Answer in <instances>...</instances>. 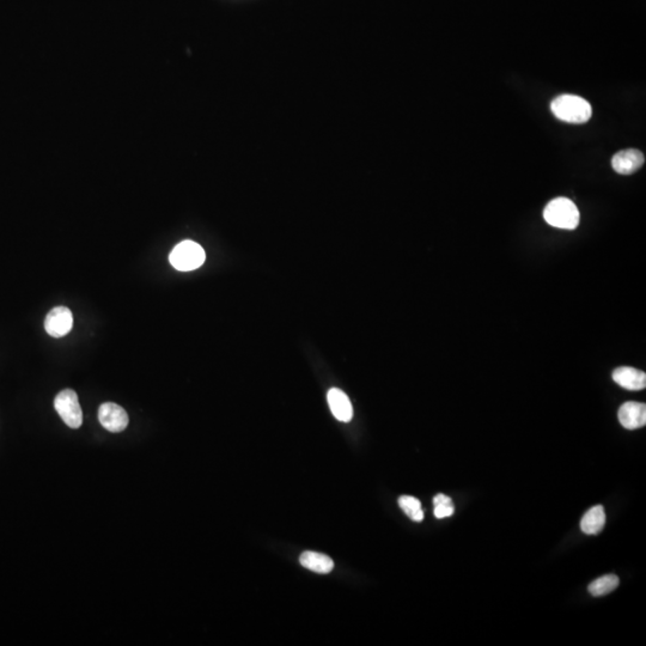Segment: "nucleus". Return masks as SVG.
Segmentation results:
<instances>
[{
  "instance_id": "20e7f679",
  "label": "nucleus",
  "mask_w": 646,
  "mask_h": 646,
  "mask_svg": "<svg viewBox=\"0 0 646 646\" xmlns=\"http://www.w3.org/2000/svg\"><path fill=\"white\" fill-rule=\"evenodd\" d=\"M54 407L65 424L71 429H78L83 424V412L79 405L75 390L65 389L56 395Z\"/></svg>"
},
{
  "instance_id": "7ed1b4c3",
  "label": "nucleus",
  "mask_w": 646,
  "mask_h": 646,
  "mask_svg": "<svg viewBox=\"0 0 646 646\" xmlns=\"http://www.w3.org/2000/svg\"><path fill=\"white\" fill-rule=\"evenodd\" d=\"M205 250L193 240H183L170 254V264L178 271L187 272L200 267L205 262Z\"/></svg>"
},
{
  "instance_id": "39448f33",
  "label": "nucleus",
  "mask_w": 646,
  "mask_h": 646,
  "mask_svg": "<svg viewBox=\"0 0 646 646\" xmlns=\"http://www.w3.org/2000/svg\"><path fill=\"white\" fill-rule=\"evenodd\" d=\"M73 328V315L66 307H56L48 312L44 319V329L53 338H61Z\"/></svg>"
},
{
  "instance_id": "f257e3e1",
  "label": "nucleus",
  "mask_w": 646,
  "mask_h": 646,
  "mask_svg": "<svg viewBox=\"0 0 646 646\" xmlns=\"http://www.w3.org/2000/svg\"><path fill=\"white\" fill-rule=\"evenodd\" d=\"M551 111L559 120L570 123H587L592 114L590 103L575 95H561L553 99Z\"/></svg>"
},
{
  "instance_id": "423d86ee",
  "label": "nucleus",
  "mask_w": 646,
  "mask_h": 646,
  "mask_svg": "<svg viewBox=\"0 0 646 646\" xmlns=\"http://www.w3.org/2000/svg\"><path fill=\"white\" fill-rule=\"evenodd\" d=\"M99 420L104 429L111 432H121L128 425V415L123 407L113 402H106L99 407Z\"/></svg>"
},
{
  "instance_id": "f03ea898",
  "label": "nucleus",
  "mask_w": 646,
  "mask_h": 646,
  "mask_svg": "<svg viewBox=\"0 0 646 646\" xmlns=\"http://www.w3.org/2000/svg\"><path fill=\"white\" fill-rule=\"evenodd\" d=\"M544 221L551 226L565 230H575L580 224V211L568 197H556L546 206Z\"/></svg>"
},
{
  "instance_id": "2eb2a0df",
  "label": "nucleus",
  "mask_w": 646,
  "mask_h": 646,
  "mask_svg": "<svg viewBox=\"0 0 646 646\" xmlns=\"http://www.w3.org/2000/svg\"><path fill=\"white\" fill-rule=\"evenodd\" d=\"M434 516L436 518H446V517L453 516L455 511L451 498L446 494H437L434 498Z\"/></svg>"
},
{
  "instance_id": "9b49d317",
  "label": "nucleus",
  "mask_w": 646,
  "mask_h": 646,
  "mask_svg": "<svg viewBox=\"0 0 646 646\" xmlns=\"http://www.w3.org/2000/svg\"><path fill=\"white\" fill-rule=\"evenodd\" d=\"M300 563L303 568L316 573H329L334 568V563L329 556L316 551H304L300 556Z\"/></svg>"
},
{
  "instance_id": "0eeeda50",
  "label": "nucleus",
  "mask_w": 646,
  "mask_h": 646,
  "mask_svg": "<svg viewBox=\"0 0 646 646\" xmlns=\"http://www.w3.org/2000/svg\"><path fill=\"white\" fill-rule=\"evenodd\" d=\"M645 163L642 151L637 149H627L618 151L611 158V166L620 175H632L638 171Z\"/></svg>"
},
{
  "instance_id": "ddd939ff",
  "label": "nucleus",
  "mask_w": 646,
  "mask_h": 646,
  "mask_svg": "<svg viewBox=\"0 0 646 646\" xmlns=\"http://www.w3.org/2000/svg\"><path fill=\"white\" fill-rule=\"evenodd\" d=\"M620 584V580L615 575H607L599 577L589 585L587 590L592 596L607 595L615 590Z\"/></svg>"
},
{
  "instance_id": "f8f14e48",
  "label": "nucleus",
  "mask_w": 646,
  "mask_h": 646,
  "mask_svg": "<svg viewBox=\"0 0 646 646\" xmlns=\"http://www.w3.org/2000/svg\"><path fill=\"white\" fill-rule=\"evenodd\" d=\"M606 513L602 505L591 508L580 520V529L587 535H597L604 528Z\"/></svg>"
},
{
  "instance_id": "6e6552de",
  "label": "nucleus",
  "mask_w": 646,
  "mask_h": 646,
  "mask_svg": "<svg viewBox=\"0 0 646 646\" xmlns=\"http://www.w3.org/2000/svg\"><path fill=\"white\" fill-rule=\"evenodd\" d=\"M618 422L627 429H640L646 424L645 403L630 401L620 407Z\"/></svg>"
},
{
  "instance_id": "4468645a",
  "label": "nucleus",
  "mask_w": 646,
  "mask_h": 646,
  "mask_svg": "<svg viewBox=\"0 0 646 646\" xmlns=\"http://www.w3.org/2000/svg\"><path fill=\"white\" fill-rule=\"evenodd\" d=\"M398 505L403 510V513L410 517L414 522H422L424 520L422 503L410 496H402L398 498Z\"/></svg>"
},
{
  "instance_id": "1a4fd4ad",
  "label": "nucleus",
  "mask_w": 646,
  "mask_h": 646,
  "mask_svg": "<svg viewBox=\"0 0 646 646\" xmlns=\"http://www.w3.org/2000/svg\"><path fill=\"white\" fill-rule=\"evenodd\" d=\"M328 405L331 407V413L339 422H348L353 418V408L351 401L343 390L338 388L328 391Z\"/></svg>"
},
{
  "instance_id": "9d476101",
  "label": "nucleus",
  "mask_w": 646,
  "mask_h": 646,
  "mask_svg": "<svg viewBox=\"0 0 646 646\" xmlns=\"http://www.w3.org/2000/svg\"><path fill=\"white\" fill-rule=\"evenodd\" d=\"M613 379L618 386L632 391L644 389L646 386L645 372L637 370L635 367H618L613 372Z\"/></svg>"
}]
</instances>
